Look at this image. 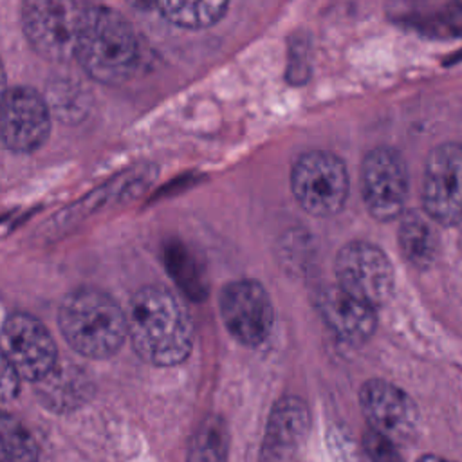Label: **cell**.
<instances>
[{
	"label": "cell",
	"instance_id": "6da1fadb",
	"mask_svg": "<svg viewBox=\"0 0 462 462\" xmlns=\"http://www.w3.org/2000/svg\"><path fill=\"white\" fill-rule=\"evenodd\" d=\"M128 339L148 365L175 366L193 348V325L180 300L162 285H143L126 307Z\"/></svg>",
	"mask_w": 462,
	"mask_h": 462
},
{
	"label": "cell",
	"instance_id": "7a4b0ae2",
	"mask_svg": "<svg viewBox=\"0 0 462 462\" xmlns=\"http://www.w3.org/2000/svg\"><path fill=\"white\" fill-rule=\"evenodd\" d=\"M58 327L69 346L88 359L114 356L128 337L126 310L101 289L79 287L65 294Z\"/></svg>",
	"mask_w": 462,
	"mask_h": 462
},
{
	"label": "cell",
	"instance_id": "3957f363",
	"mask_svg": "<svg viewBox=\"0 0 462 462\" xmlns=\"http://www.w3.org/2000/svg\"><path fill=\"white\" fill-rule=\"evenodd\" d=\"M139 43L132 23L108 5L90 4L76 61L97 83L119 85L135 70Z\"/></svg>",
	"mask_w": 462,
	"mask_h": 462
},
{
	"label": "cell",
	"instance_id": "277c9868",
	"mask_svg": "<svg viewBox=\"0 0 462 462\" xmlns=\"http://www.w3.org/2000/svg\"><path fill=\"white\" fill-rule=\"evenodd\" d=\"M90 2L29 0L22 4V29L29 45L51 61L76 60Z\"/></svg>",
	"mask_w": 462,
	"mask_h": 462
},
{
	"label": "cell",
	"instance_id": "5b68a950",
	"mask_svg": "<svg viewBox=\"0 0 462 462\" xmlns=\"http://www.w3.org/2000/svg\"><path fill=\"white\" fill-rule=\"evenodd\" d=\"M348 171L339 155L328 150H307L291 168V189L298 204L312 217L337 215L348 197Z\"/></svg>",
	"mask_w": 462,
	"mask_h": 462
},
{
	"label": "cell",
	"instance_id": "8992f818",
	"mask_svg": "<svg viewBox=\"0 0 462 462\" xmlns=\"http://www.w3.org/2000/svg\"><path fill=\"white\" fill-rule=\"evenodd\" d=\"M337 285L354 298L372 305H384L395 287V273L386 253L372 242L350 240L336 254Z\"/></svg>",
	"mask_w": 462,
	"mask_h": 462
},
{
	"label": "cell",
	"instance_id": "52a82bcc",
	"mask_svg": "<svg viewBox=\"0 0 462 462\" xmlns=\"http://www.w3.org/2000/svg\"><path fill=\"white\" fill-rule=\"evenodd\" d=\"M218 312L229 336L244 346L262 345L274 325V307L265 287L251 278L227 282L218 294Z\"/></svg>",
	"mask_w": 462,
	"mask_h": 462
},
{
	"label": "cell",
	"instance_id": "ba28073f",
	"mask_svg": "<svg viewBox=\"0 0 462 462\" xmlns=\"http://www.w3.org/2000/svg\"><path fill=\"white\" fill-rule=\"evenodd\" d=\"M361 195L368 213L379 222L401 218L408 199V170L390 146L368 150L359 166Z\"/></svg>",
	"mask_w": 462,
	"mask_h": 462
},
{
	"label": "cell",
	"instance_id": "9c48e42d",
	"mask_svg": "<svg viewBox=\"0 0 462 462\" xmlns=\"http://www.w3.org/2000/svg\"><path fill=\"white\" fill-rule=\"evenodd\" d=\"M2 357L14 366L22 379L38 383L58 365V348L38 318L14 310L2 325Z\"/></svg>",
	"mask_w": 462,
	"mask_h": 462
},
{
	"label": "cell",
	"instance_id": "30bf717a",
	"mask_svg": "<svg viewBox=\"0 0 462 462\" xmlns=\"http://www.w3.org/2000/svg\"><path fill=\"white\" fill-rule=\"evenodd\" d=\"M422 208L437 224L453 226L462 220V144L435 146L424 164Z\"/></svg>",
	"mask_w": 462,
	"mask_h": 462
},
{
	"label": "cell",
	"instance_id": "8fae6325",
	"mask_svg": "<svg viewBox=\"0 0 462 462\" xmlns=\"http://www.w3.org/2000/svg\"><path fill=\"white\" fill-rule=\"evenodd\" d=\"M51 132V108L32 87L16 85L4 88L2 96V143L16 153L38 150Z\"/></svg>",
	"mask_w": 462,
	"mask_h": 462
},
{
	"label": "cell",
	"instance_id": "7c38bea8",
	"mask_svg": "<svg viewBox=\"0 0 462 462\" xmlns=\"http://www.w3.org/2000/svg\"><path fill=\"white\" fill-rule=\"evenodd\" d=\"M359 406L370 430L393 444L408 442L419 430V408L413 399L384 379H368L359 390Z\"/></svg>",
	"mask_w": 462,
	"mask_h": 462
},
{
	"label": "cell",
	"instance_id": "4fadbf2b",
	"mask_svg": "<svg viewBox=\"0 0 462 462\" xmlns=\"http://www.w3.org/2000/svg\"><path fill=\"white\" fill-rule=\"evenodd\" d=\"M310 431V411L296 395L278 399L269 413L260 462H294Z\"/></svg>",
	"mask_w": 462,
	"mask_h": 462
},
{
	"label": "cell",
	"instance_id": "5bb4252c",
	"mask_svg": "<svg viewBox=\"0 0 462 462\" xmlns=\"http://www.w3.org/2000/svg\"><path fill=\"white\" fill-rule=\"evenodd\" d=\"M314 303L327 327L345 343L361 345L374 336L377 327L375 309L345 292L337 283L321 287Z\"/></svg>",
	"mask_w": 462,
	"mask_h": 462
},
{
	"label": "cell",
	"instance_id": "9a60e30c",
	"mask_svg": "<svg viewBox=\"0 0 462 462\" xmlns=\"http://www.w3.org/2000/svg\"><path fill=\"white\" fill-rule=\"evenodd\" d=\"M34 386L40 402L54 413H67L83 406L94 392V384L85 370L78 365L60 361Z\"/></svg>",
	"mask_w": 462,
	"mask_h": 462
},
{
	"label": "cell",
	"instance_id": "2e32d148",
	"mask_svg": "<svg viewBox=\"0 0 462 462\" xmlns=\"http://www.w3.org/2000/svg\"><path fill=\"white\" fill-rule=\"evenodd\" d=\"M430 220V217L419 213L417 209L404 211L399 220V247L404 258L419 269L430 267L439 251L437 233Z\"/></svg>",
	"mask_w": 462,
	"mask_h": 462
},
{
	"label": "cell",
	"instance_id": "e0dca14e",
	"mask_svg": "<svg viewBox=\"0 0 462 462\" xmlns=\"http://www.w3.org/2000/svg\"><path fill=\"white\" fill-rule=\"evenodd\" d=\"M231 435L227 422L220 415H208L193 431L186 462H227Z\"/></svg>",
	"mask_w": 462,
	"mask_h": 462
},
{
	"label": "cell",
	"instance_id": "ac0fdd59",
	"mask_svg": "<svg viewBox=\"0 0 462 462\" xmlns=\"http://www.w3.org/2000/svg\"><path fill=\"white\" fill-rule=\"evenodd\" d=\"M153 7L170 23L186 29H204L217 23L229 4L224 0L213 2H157Z\"/></svg>",
	"mask_w": 462,
	"mask_h": 462
},
{
	"label": "cell",
	"instance_id": "d6986e66",
	"mask_svg": "<svg viewBox=\"0 0 462 462\" xmlns=\"http://www.w3.org/2000/svg\"><path fill=\"white\" fill-rule=\"evenodd\" d=\"M164 263L177 282V285L193 300H200L208 292L206 274L200 262L191 254V251L177 242H171L164 249Z\"/></svg>",
	"mask_w": 462,
	"mask_h": 462
},
{
	"label": "cell",
	"instance_id": "ffe728a7",
	"mask_svg": "<svg viewBox=\"0 0 462 462\" xmlns=\"http://www.w3.org/2000/svg\"><path fill=\"white\" fill-rule=\"evenodd\" d=\"M0 451L4 462H38L40 448L32 433L9 413L0 419Z\"/></svg>",
	"mask_w": 462,
	"mask_h": 462
},
{
	"label": "cell",
	"instance_id": "44dd1931",
	"mask_svg": "<svg viewBox=\"0 0 462 462\" xmlns=\"http://www.w3.org/2000/svg\"><path fill=\"white\" fill-rule=\"evenodd\" d=\"M365 462H404L395 444L374 430H368L363 437Z\"/></svg>",
	"mask_w": 462,
	"mask_h": 462
},
{
	"label": "cell",
	"instance_id": "7402d4cb",
	"mask_svg": "<svg viewBox=\"0 0 462 462\" xmlns=\"http://www.w3.org/2000/svg\"><path fill=\"white\" fill-rule=\"evenodd\" d=\"M20 374L14 370V366L2 357V377H0V392L2 399L9 401L18 395L20 390Z\"/></svg>",
	"mask_w": 462,
	"mask_h": 462
},
{
	"label": "cell",
	"instance_id": "603a6c76",
	"mask_svg": "<svg viewBox=\"0 0 462 462\" xmlns=\"http://www.w3.org/2000/svg\"><path fill=\"white\" fill-rule=\"evenodd\" d=\"M417 462H453V460L439 457V455H433V453H428V455H422Z\"/></svg>",
	"mask_w": 462,
	"mask_h": 462
}]
</instances>
